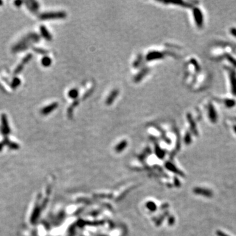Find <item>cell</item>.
<instances>
[{
    "label": "cell",
    "instance_id": "3957f363",
    "mask_svg": "<svg viewBox=\"0 0 236 236\" xmlns=\"http://www.w3.org/2000/svg\"><path fill=\"white\" fill-rule=\"evenodd\" d=\"M57 107H58V104L57 103L51 104V105H49V106L45 107L44 109H42L41 113L43 115H47V114L51 113L54 109H56Z\"/></svg>",
    "mask_w": 236,
    "mask_h": 236
},
{
    "label": "cell",
    "instance_id": "6da1fadb",
    "mask_svg": "<svg viewBox=\"0 0 236 236\" xmlns=\"http://www.w3.org/2000/svg\"><path fill=\"white\" fill-rule=\"evenodd\" d=\"M66 16V14L64 12H58V13H47L42 14L39 17L43 20L51 18H63Z\"/></svg>",
    "mask_w": 236,
    "mask_h": 236
},
{
    "label": "cell",
    "instance_id": "52a82bcc",
    "mask_svg": "<svg viewBox=\"0 0 236 236\" xmlns=\"http://www.w3.org/2000/svg\"><path fill=\"white\" fill-rule=\"evenodd\" d=\"M118 90H114V91L112 92V93L110 94V95L108 97V99H107V101H106V104H110L113 102V101H114V99H116L118 96Z\"/></svg>",
    "mask_w": 236,
    "mask_h": 236
},
{
    "label": "cell",
    "instance_id": "4fadbf2b",
    "mask_svg": "<svg viewBox=\"0 0 236 236\" xmlns=\"http://www.w3.org/2000/svg\"><path fill=\"white\" fill-rule=\"evenodd\" d=\"M146 70H144V71H142V72L141 71V72L139 73V74L138 75L137 77H136V80H135L136 82H139L140 80H141V78H142L143 76L146 75Z\"/></svg>",
    "mask_w": 236,
    "mask_h": 236
},
{
    "label": "cell",
    "instance_id": "9c48e42d",
    "mask_svg": "<svg viewBox=\"0 0 236 236\" xmlns=\"http://www.w3.org/2000/svg\"><path fill=\"white\" fill-rule=\"evenodd\" d=\"M28 3H30V5H28V7H29V9L31 10V11L34 12V11H36V10H37L38 7H39V5H38V3H37V2L29 1Z\"/></svg>",
    "mask_w": 236,
    "mask_h": 236
},
{
    "label": "cell",
    "instance_id": "30bf717a",
    "mask_svg": "<svg viewBox=\"0 0 236 236\" xmlns=\"http://www.w3.org/2000/svg\"><path fill=\"white\" fill-rule=\"evenodd\" d=\"M41 64L43 66H45V67L49 66L51 64V59L48 56H45L42 58Z\"/></svg>",
    "mask_w": 236,
    "mask_h": 236
},
{
    "label": "cell",
    "instance_id": "2e32d148",
    "mask_svg": "<svg viewBox=\"0 0 236 236\" xmlns=\"http://www.w3.org/2000/svg\"><path fill=\"white\" fill-rule=\"evenodd\" d=\"M22 3V2L20 1H16L15 2V4L16 5V6H17V7L20 6V5Z\"/></svg>",
    "mask_w": 236,
    "mask_h": 236
},
{
    "label": "cell",
    "instance_id": "e0dca14e",
    "mask_svg": "<svg viewBox=\"0 0 236 236\" xmlns=\"http://www.w3.org/2000/svg\"><path fill=\"white\" fill-rule=\"evenodd\" d=\"M1 4H2V2L0 1V5H1Z\"/></svg>",
    "mask_w": 236,
    "mask_h": 236
},
{
    "label": "cell",
    "instance_id": "5bb4252c",
    "mask_svg": "<svg viewBox=\"0 0 236 236\" xmlns=\"http://www.w3.org/2000/svg\"><path fill=\"white\" fill-rule=\"evenodd\" d=\"M34 51H36L38 53H40V54H45L47 53L46 52H45L44 50L41 49H34Z\"/></svg>",
    "mask_w": 236,
    "mask_h": 236
},
{
    "label": "cell",
    "instance_id": "7c38bea8",
    "mask_svg": "<svg viewBox=\"0 0 236 236\" xmlns=\"http://www.w3.org/2000/svg\"><path fill=\"white\" fill-rule=\"evenodd\" d=\"M20 80H19L18 78H16L14 79L13 82H12V87H13V88L17 87L18 85H20Z\"/></svg>",
    "mask_w": 236,
    "mask_h": 236
},
{
    "label": "cell",
    "instance_id": "277c9868",
    "mask_svg": "<svg viewBox=\"0 0 236 236\" xmlns=\"http://www.w3.org/2000/svg\"><path fill=\"white\" fill-rule=\"evenodd\" d=\"M163 56V54L159 52H151L148 54L146 59L148 61H153L156 59L161 58Z\"/></svg>",
    "mask_w": 236,
    "mask_h": 236
},
{
    "label": "cell",
    "instance_id": "ba28073f",
    "mask_svg": "<svg viewBox=\"0 0 236 236\" xmlns=\"http://www.w3.org/2000/svg\"><path fill=\"white\" fill-rule=\"evenodd\" d=\"M195 20H196V22L197 24L201 26L202 24V15L198 9H195Z\"/></svg>",
    "mask_w": 236,
    "mask_h": 236
},
{
    "label": "cell",
    "instance_id": "9a60e30c",
    "mask_svg": "<svg viewBox=\"0 0 236 236\" xmlns=\"http://www.w3.org/2000/svg\"><path fill=\"white\" fill-rule=\"evenodd\" d=\"M216 234H217L218 236H229V235H228L227 234H226V233H224V232H221V231H220V230H218V231H217V232H216Z\"/></svg>",
    "mask_w": 236,
    "mask_h": 236
},
{
    "label": "cell",
    "instance_id": "8992f818",
    "mask_svg": "<svg viewBox=\"0 0 236 236\" xmlns=\"http://www.w3.org/2000/svg\"><path fill=\"white\" fill-rule=\"evenodd\" d=\"M40 31H41V35L45 39H46L47 40H51L52 39L51 34H49L48 30L46 29V28H45L44 26H41V27H40Z\"/></svg>",
    "mask_w": 236,
    "mask_h": 236
},
{
    "label": "cell",
    "instance_id": "8fae6325",
    "mask_svg": "<svg viewBox=\"0 0 236 236\" xmlns=\"http://www.w3.org/2000/svg\"><path fill=\"white\" fill-rule=\"evenodd\" d=\"M68 95L71 99H75L78 96V91L76 89H72L69 92Z\"/></svg>",
    "mask_w": 236,
    "mask_h": 236
},
{
    "label": "cell",
    "instance_id": "5b68a950",
    "mask_svg": "<svg viewBox=\"0 0 236 236\" xmlns=\"http://www.w3.org/2000/svg\"><path fill=\"white\" fill-rule=\"evenodd\" d=\"M32 55H31L30 54H28L27 56H25L23 60H22V63H20V64H19V65L17 66V68H16V69L15 70V73H19V72H20V71L22 70L23 66L24 65V64H25L26 63H28V62L30 60L31 58H32Z\"/></svg>",
    "mask_w": 236,
    "mask_h": 236
},
{
    "label": "cell",
    "instance_id": "7a4b0ae2",
    "mask_svg": "<svg viewBox=\"0 0 236 236\" xmlns=\"http://www.w3.org/2000/svg\"><path fill=\"white\" fill-rule=\"evenodd\" d=\"M194 192L197 195H201L207 197H211L213 195V193L211 190L205 189V188H196L194 189Z\"/></svg>",
    "mask_w": 236,
    "mask_h": 236
}]
</instances>
